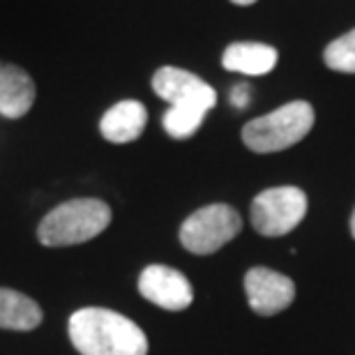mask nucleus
<instances>
[{
    "instance_id": "1",
    "label": "nucleus",
    "mask_w": 355,
    "mask_h": 355,
    "mask_svg": "<svg viewBox=\"0 0 355 355\" xmlns=\"http://www.w3.org/2000/svg\"><path fill=\"white\" fill-rule=\"evenodd\" d=\"M69 339L81 355H148V337L118 311L86 307L69 318Z\"/></svg>"
},
{
    "instance_id": "2",
    "label": "nucleus",
    "mask_w": 355,
    "mask_h": 355,
    "mask_svg": "<svg viewBox=\"0 0 355 355\" xmlns=\"http://www.w3.org/2000/svg\"><path fill=\"white\" fill-rule=\"evenodd\" d=\"M113 212L99 198H72L60 203L37 226V238L44 247H69L97 238L111 224Z\"/></svg>"
},
{
    "instance_id": "3",
    "label": "nucleus",
    "mask_w": 355,
    "mask_h": 355,
    "mask_svg": "<svg viewBox=\"0 0 355 355\" xmlns=\"http://www.w3.org/2000/svg\"><path fill=\"white\" fill-rule=\"evenodd\" d=\"M316 113L309 102H288L279 109L250 120L243 127V144L252 153L270 155L300 144L314 127Z\"/></svg>"
},
{
    "instance_id": "4",
    "label": "nucleus",
    "mask_w": 355,
    "mask_h": 355,
    "mask_svg": "<svg viewBox=\"0 0 355 355\" xmlns=\"http://www.w3.org/2000/svg\"><path fill=\"white\" fill-rule=\"evenodd\" d=\"M243 231V219L238 210L226 203H212L184 219L180 226V243L196 257H208L219 252Z\"/></svg>"
},
{
    "instance_id": "5",
    "label": "nucleus",
    "mask_w": 355,
    "mask_h": 355,
    "mask_svg": "<svg viewBox=\"0 0 355 355\" xmlns=\"http://www.w3.org/2000/svg\"><path fill=\"white\" fill-rule=\"evenodd\" d=\"M307 215V194L297 187H270L252 201V226L266 238L286 236Z\"/></svg>"
},
{
    "instance_id": "6",
    "label": "nucleus",
    "mask_w": 355,
    "mask_h": 355,
    "mask_svg": "<svg viewBox=\"0 0 355 355\" xmlns=\"http://www.w3.org/2000/svg\"><path fill=\"white\" fill-rule=\"evenodd\" d=\"M153 90L171 106H198L210 111L217 104L215 88L180 67H159L153 76Z\"/></svg>"
},
{
    "instance_id": "7",
    "label": "nucleus",
    "mask_w": 355,
    "mask_h": 355,
    "mask_svg": "<svg viewBox=\"0 0 355 355\" xmlns=\"http://www.w3.org/2000/svg\"><path fill=\"white\" fill-rule=\"evenodd\" d=\"M245 293L259 316H275L295 300V284L277 270L259 266L245 275Z\"/></svg>"
},
{
    "instance_id": "8",
    "label": "nucleus",
    "mask_w": 355,
    "mask_h": 355,
    "mask_svg": "<svg viewBox=\"0 0 355 355\" xmlns=\"http://www.w3.org/2000/svg\"><path fill=\"white\" fill-rule=\"evenodd\" d=\"M139 293L166 311H182L194 300L189 279L168 266H148L139 277Z\"/></svg>"
},
{
    "instance_id": "9",
    "label": "nucleus",
    "mask_w": 355,
    "mask_h": 355,
    "mask_svg": "<svg viewBox=\"0 0 355 355\" xmlns=\"http://www.w3.org/2000/svg\"><path fill=\"white\" fill-rule=\"evenodd\" d=\"M37 90L31 74L12 62H0V116L24 118L33 109Z\"/></svg>"
},
{
    "instance_id": "10",
    "label": "nucleus",
    "mask_w": 355,
    "mask_h": 355,
    "mask_svg": "<svg viewBox=\"0 0 355 355\" xmlns=\"http://www.w3.org/2000/svg\"><path fill=\"white\" fill-rule=\"evenodd\" d=\"M148 125L146 106L137 99H123L113 104L99 120V132L111 144H132L144 134Z\"/></svg>"
},
{
    "instance_id": "11",
    "label": "nucleus",
    "mask_w": 355,
    "mask_h": 355,
    "mask_svg": "<svg viewBox=\"0 0 355 355\" xmlns=\"http://www.w3.org/2000/svg\"><path fill=\"white\" fill-rule=\"evenodd\" d=\"M279 60L275 46L263 42H233L226 46L222 55V65L229 72L247 74V76H263L270 74Z\"/></svg>"
},
{
    "instance_id": "12",
    "label": "nucleus",
    "mask_w": 355,
    "mask_h": 355,
    "mask_svg": "<svg viewBox=\"0 0 355 355\" xmlns=\"http://www.w3.org/2000/svg\"><path fill=\"white\" fill-rule=\"evenodd\" d=\"M42 316L44 314L33 297L12 288H0V328L3 330H35L40 328Z\"/></svg>"
},
{
    "instance_id": "13",
    "label": "nucleus",
    "mask_w": 355,
    "mask_h": 355,
    "mask_svg": "<svg viewBox=\"0 0 355 355\" xmlns=\"http://www.w3.org/2000/svg\"><path fill=\"white\" fill-rule=\"evenodd\" d=\"M205 113L208 111L198 109V106H168V111L162 118V125H164L168 137L182 141L198 132V127L205 120Z\"/></svg>"
},
{
    "instance_id": "14",
    "label": "nucleus",
    "mask_w": 355,
    "mask_h": 355,
    "mask_svg": "<svg viewBox=\"0 0 355 355\" xmlns=\"http://www.w3.org/2000/svg\"><path fill=\"white\" fill-rule=\"evenodd\" d=\"M323 60L335 72L355 74V28L351 33L337 37L335 42H330L323 53Z\"/></svg>"
},
{
    "instance_id": "15",
    "label": "nucleus",
    "mask_w": 355,
    "mask_h": 355,
    "mask_svg": "<svg viewBox=\"0 0 355 355\" xmlns=\"http://www.w3.org/2000/svg\"><path fill=\"white\" fill-rule=\"evenodd\" d=\"M231 104L236 106V109H247V104H250V86H247V83H238V86H233Z\"/></svg>"
},
{
    "instance_id": "16",
    "label": "nucleus",
    "mask_w": 355,
    "mask_h": 355,
    "mask_svg": "<svg viewBox=\"0 0 355 355\" xmlns=\"http://www.w3.org/2000/svg\"><path fill=\"white\" fill-rule=\"evenodd\" d=\"M231 3H236V5H254V3H257V0H231Z\"/></svg>"
},
{
    "instance_id": "17",
    "label": "nucleus",
    "mask_w": 355,
    "mask_h": 355,
    "mask_svg": "<svg viewBox=\"0 0 355 355\" xmlns=\"http://www.w3.org/2000/svg\"><path fill=\"white\" fill-rule=\"evenodd\" d=\"M351 236L355 238V212H353V217H351Z\"/></svg>"
}]
</instances>
